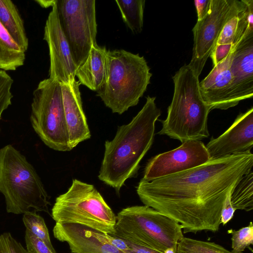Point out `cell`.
Returning a JSON list of instances; mask_svg holds the SVG:
<instances>
[{"label":"cell","instance_id":"20","mask_svg":"<svg viewBox=\"0 0 253 253\" xmlns=\"http://www.w3.org/2000/svg\"><path fill=\"white\" fill-rule=\"evenodd\" d=\"M25 53L0 23V69L16 70L23 65Z\"/></svg>","mask_w":253,"mask_h":253},{"label":"cell","instance_id":"8","mask_svg":"<svg viewBox=\"0 0 253 253\" xmlns=\"http://www.w3.org/2000/svg\"><path fill=\"white\" fill-rule=\"evenodd\" d=\"M30 118L45 145L58 151L71 150L60 83L50 78L39 83L33 93Z\"/></svg>","mask_w":253,"mask_h":253},{"label":"cell","instance_id":"1","mask_svg":"<svg viewBox=\"0 0 253 253\" xmlns=\"http://www.w3.org/2000/svg\"><path fill=\"white\" fill-rule=\"evenodd\" d=\"M253 166L251 151L210 160L151 181L142 178L136 192L144 205L178 223L184 233L215 232L227 196Z\"/></svg>","mask_w":253,"mask_h":253},{"label":"cell","instance_id":"22","mask_svg":"<svg viewBox=\"0 0 253 253\" xmlns=\"http://www.w3.org/2000/svg\"><path fill=\"white\" fill-rule=\"evenodd\" d=\"M230 202L233 208L247 211L253 209V172L244 174L231 192Z\"/></svg>","mask_w":253,"mask_h":253},{"label":"cell","instance_id":"24","mask_svg":"<svg viewBox=\"0 0 253 253\" xmlns=\"http://www.w3.org/2000/svg\"><path fill=\"white\" fill-rule=\"evenodd\" d=\"M176 253H233L214 242L183 237L177 243Z\"/></svg>","mask_w":253,"mask_h":253},{"label":"cell","instance_id":"25","mask_svg":"<svg viewBox=\"0 0 253 253\" xmlns=\"http://www.w3.org/2000/svg\"><path fill=\"white\" fill-rule=\"evenodd\" d=\"M23 221L26 229L43 241L53 253H56L51 243L48 230L43 217L36 211H29L24 213Z\"/></svg>","mask_w":253,"mask_h":253},{"label":"cell","instance_id":"9","mask_svg":"<svg viewBox=\"0 0 253 253\" xmlns=\"http://www.w3.org/2000/svg\"><path fill=\"white\" fill-rule=\"evenodd\" d=\"M60 24L77 68L97 44L95 0H56Z\"/></svg>","mask_w":253,"mask_h":253},{"label":"cell","instance_id":"11","mask_svg":"<svg viewBox=\"0 0 253 253\" xmlns=\"http://www.w3.org/2000/svg\"><path fill=\"white\" fill-rule=\"evenodd\" d=\"M210 160L202 141H185L175 149L152 157L145 168L142 179L151 181L194 168Z\"/></svg>","mask_w":253,"mask_h":253},{"label":"cell","instance_id":"21","mask_svg":"<svg viewBox=\"0 0 253 253\" xmlns=\"http://www.w3.org/2000/svg\"><path fill=\"white\" fill-rule=\"evenodd\" d=\"M246 5L244 10L225 23L215 45H224L232 48L235 47L248 26L249 9Z\"/></svg>","mask_w":253,"mask_h":253},{"label":"cell","instance_id":"2","mask_svg":"<svg viewBox=\"0 0 253 253\" xmlns=\"http://www.w3.org/2000/svg\"><path fill=\"white\" fill-rule=\"evenodd\" d=\"M155 100L148 96L130 123L119 126L114 138L105 142L98 178L117 193L137 173L141 161L153 144L155 123L161 114Z\"/></svg>","mask_w":253,"mask_h":253},{"label":"cell","instance_id":"27","mask_svg":"<svg viewBox=\"0 0 253 253\" xmlns=\"http://www.w3.org/2000/svg\"><path fill=\"white\" fill-rule=\"evenodd\" d=\"M13 81L5 71L0 70V120L3 112L11 104V88Z\"/></svg>","mask_w":253,"mask_h":253},{"label":"cell","instance_id":"23","mask_svg":"<svg viewBox=\"0 0 253 253\" xmlns=\"http://www.w3.org/2000/svg\"><path fill=\"white\" fill-rule=\"evenodd\" d=\"M123 21L133 33H140L143 25L145 0H115Z\"/></svg>","mask_w":253,"mask_h":253},{"label":"cell","instance_id":"6","mask_svg":"<svg viewBox=\"0 0 253 253\" xmlns=\"http://www.w3.org/2000/svg\"><path fill=\"white\" fill-rule=\"evenodd\" d=\"M182 227L148 206H134L122 209L116 215L113 235L164 253L173 249L184 237Z\"/></svg>","mask_w":253,"mask_h":253},{"label":"cell","instance_id":"30","mask_svg":"<svg viewBox=\"0 0 253 253\" xmlns=\"http://www.w3.org/2000/svg\"><path fill=\"white\" fill-rule=\"evenodd\" d=\"M230 193L227 196L221 211L220 222L223 225H225L233 217L235 211L230 202Z\"/></svg>","mask_w":253,"mask_h":253},{"label":"cell","instance_id":"3","mask_svg":"<svg viewBox=\"0 0 253 253\" xmlns=\"http://www.w3.org/2000/svg\"><path fill=\"white\" fill-rule=\"evenodd\" d=\"M174 91L166 119L160 120L158 133L181 143L208 138V118L211 109L203 100L198 77L188 65H184L172 77Z\"/></svg>","mask_w":253,"mask_h":253},{"label":"cell","instance_id":"5","mask_svg":"<svg viewBox=\"0 0 253 253\" xmlns=\"http://www.w3.org/2000/svg\"><path fill=\"white\" fill-rule=\"evenodd\" d=\"M108 77L97 92L106 107L120 115L136 105L152 76L144 56L124 49L108 50Z\"/></svg>","mask_w":253,"mask_h":253},{"label":"cell","instance_id":"31","mask_svg":"<svg viewBox=\"0 0 253 253\" xmlns=\"http://www.w3.org/2000/svg\"><path fill=\"white\" fill-rule=\"evenodd\" d=\"M211 0H195L194 4L197 13V21L202 19L210 9Z\"/></svg>","mask_w":253,"mask_h":253},{"label":"cell","instance_id":"33","mask_svg":"<svg viewBox=\"0 0 253 253\" xmlns=\"http://www.w3.org/2000/svg\"><path fill=\"white\" fill-rule=\"evenodd\" d=\"M163 253H176V251L172 248L166 250Z\"/></svg>","mask_w":253,"mask_h":253},{"label":"cell","instance_id":"10","mask_svg":"<svg viewBox=\"0 0 253 253\" xmlns=\"http://www.w3.org/2000/svg\"><path fill=\"white\" fill-rule=\"evenodd\" d=\"M247 6L245 0H211L209 11L192 29L193 47L188 64L199 77L225 23Z\"/></svg>","mask_w":253,"mask_h":253},{"label":"cell","instance_id":"26","mask_svg":"<svg viewBox=\"0 0 253 253\" xmlns=\"http://www.w3.org/2000/svg\"><path fill=\"white\" fill-rule=\"evenodd\" d=\"M228 233L232 235L231 252L233 253H243L246 249H250L253 244V224L250 222L246 227L238 230L230 229Z\"/></svg>","mask_w":253,"mask_h":253},{"label":"cell","instance_id":"17","mask_svg":"<svg viewBox=\"0 0 253 253\" xmlns=\"http://www.w3.org/2000/svg\"><path fill=\"white\" fill-rule=\"evenodd\" d=\"M79 86V82L76 80L69 84H61L70 150L91 136L83 108Z\"/></svg>","mask_w":253,"mask_h":253},{"label":"cell","instance_id":"4","mask_svg":"<svg viewBox=\"0 0 253 253\" xmlns=\"http://www.w3.org/2000/svg\"><path fill=\"white\" fill-rule=\"evenodd\" d=\"M0 192L8 213H49V197L41 178L25 156L10 144L0 149Z\"/></svg>","mask_w":253,"mask_h":253},{"label":"cell","instance_id":"28","mask_svg":"<svg viewBox=\"0 0 253 253\" xmlns=\"http://www.w3.org/2000/svg\"><path fill=\"white\" fill-rule=\"evenodd\" d=\"M0 253H29L9 232L0 235Z\"/></svg>","mask_w":253,"mask_h":253},{"label":"cell","instance_id":"29","mask_svg":"<svg viewBox=\"0 0 253 253\" xmlns=\"http://www.w3.org/2000/svg\"><path fill=\"white\" fill-rule=\"evenodd\" d=\"M25 240L29 253H53L43 241L28 229L25 231Z\"/></svg>","mask_w":253,"mask_h":253},{"label":"cell","instance_id":"12","mask_svg":"<svg viewBox=\"0 0 253 253\" xmlns=\"http://www.w3.org/2000/svg\"><path fill=\"white\" fill-rule=\"evenodd\" d=\"M43 40L46 42L49 49V78L60 84L73 82L76 80L77 67L60 24L56 2L45 22Z\"/></svg>","mask_w":253,"mask_h":253},{"label":"cell","instance_id":"16","mask_svg":"<svg viewBox=\"0 0 253 253\" xmlns=\"http://www.w3.org/2000/svg\"><path fill=\"white\" fill-rule=\"evenodd\" d=\"M231 70L239 102L253 95V29L248 26L232 54Z\"/></svg>","mask_w":253,"mask_h":253},{"label":"cell","instance_id":"32","mask_svg":"<svg viewBox=\"0 0 253 253\" xmlns=\"http://www.w3.org/2000/svg\"><path fill=\"white\" fill-rule=\"evenodd\" d=\"M35 1L37 2L42 7L48 8L50 6L52 7L55 3L56 0H36Z\"/></svg>","mask_w":253,"mask_h":253},{"label":"cell","instance_id":"13","mask_svg":"<svg viewBox=\"0 0 253 253\" xmlns=\"http://www.w3.org/2000/svg\"><path fill=\"white\" fill-rule=\"evenodd\" d=\"M234 49L224 59L213 66L207 76L199 83L201 96L211 110H227L239 103L236 96L231 70Z\"/></svg>","mask_w":253,"mask_h":253},{"label":"cell","instance_id":"18","mask_svg":"<svg viewBox=\"0 0 253 253\" xmlns=\"http://www.w3.org/2000/svg\"><path fill=\"white\" fill-rule=\"evenodd\" d=\"M108 50L97 44L91 48L84 63L76 71L80 84L97 91L107 82L108 77Z\"/></svg>","mask_w":253,"mask_h":253},{"label":"cell","instance_id":"19","mask_svg":"<svg viewBox=\"0 0 253 253\" xmlns=\"http://www.w3.org/2000/svg\"><path fill=\"white\" fill-rule=\"evenodd\" d=\"M0 23L25 52L29 46L24 22L18 10L10 0H0Z\"/></svg>","mask_w":253,"mask_h":253},{"label":"cell","instance_id":"14","mask_svg":"<svg viewBox=\"0 0 253 253\" xmlns=\"http://www.w3.org/2000/svg\"><path fill=\"white\" fill-rule=\"evenodd\" d=\"M253 146V107L240 114L232 125L206 145L210 159L250 152Z\"/></svg>","mask_w":253,"mask_h":253},{"label":"cell","instance_id":"15","mask_svg":"<svg viewBox=\"0 0 253 253\" xmlns=\"http://www.w3.org/2000/svg\"><path fill=\"white\" fill-rule=\"evenodd\" d=\"M53 233L56 239L68 244L72 253H134L116 248L107 234L81 224L56 222Z\"/></svg>","mask_w":253,"mask_h":253},{"label":"cell","instance_id":"7","mask_svg":"<svg viewBox=\"0 0 253 253\" xmlns=\"http://www.w3.org/2000/svg\"><path fill=\"white\" fill-rule=\"evenodd\" d=\"M51 216L56 223L81 224L105 234L115 232L116 215L94 185L76 179L56 198Z\"/></svg>","mask_w":253,"mask_h":253}]
</instances>
